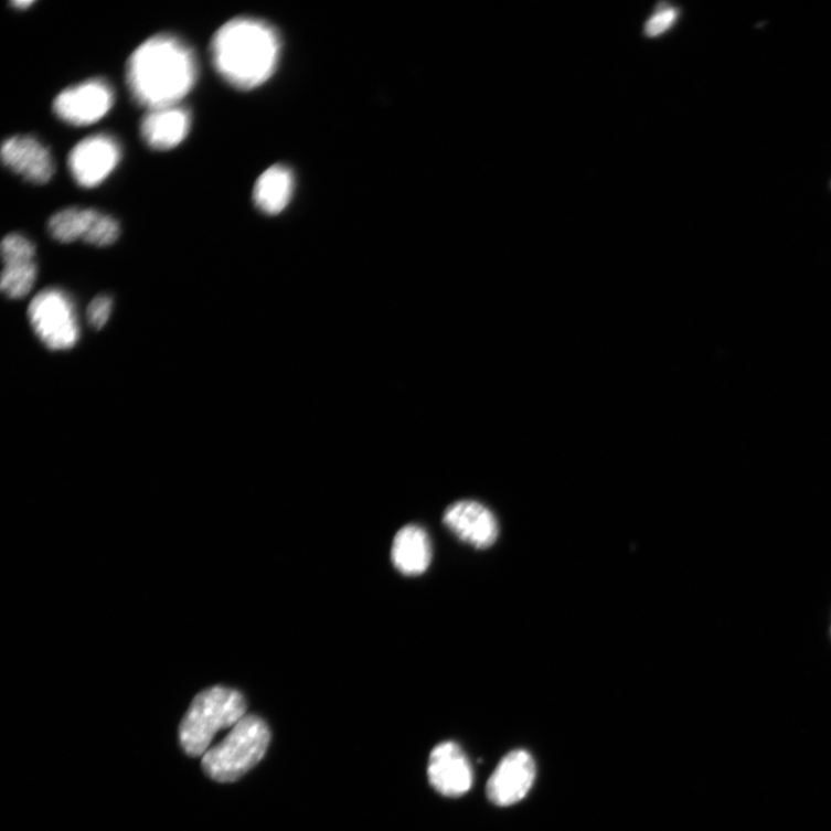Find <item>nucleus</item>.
Here are the masks:
<instances>
[{"label": "nucleus", "mask_w": 831, "mask_h": 831, "mask_svg": "<svg viewBox=\"0 0 831 831\" xmlns=\"http://www.w3.org/2000/svg\"><path fill=\"white\" fill-rule=\"evenodd\" d=\"M198 62L181 39L159 34L141 43L126 66V83L136 103L148 110L178 106L194 88Z\"/></svg>", "instance_id": "1"}, {"label": "nucleus", "mask_w": 831, "mask_h": 831, "mask_svg": "<svg viewBox=\"0 0 831 831\" xmlns=\"http://www.w3.org/2000/svg\"><path fill=\"white\" fill-rule=\"evenodd\" d=\"M281 39L266 21L235 18L225 22L211 42L215 71L239 90L256 89L274 75L281 56Z\"/></svg>", "instance_id": "2"}, {"label": "nucleus", "mask_w": 831, "mask_h": 831, "mask_svg": "<svg viewBox=\"0 0 831 831\" xmlns=\"http://www.w3.org/2000/svg\"><path fill=\"white\" fill-rule=\"evenodd\" d=\"M246 710V701L236 690L215 686L200 692L180 726L182 748L192 758L204 757L216 734L233 728Z\"/></svg>", "instance_id": "3"}, {"label": "nucleus", "mask_w": 831, "mask_h": 831, "mask_svg": "<svg viewBox=\"0 0 831 831\" xmlns=\"http://www.w3.org/2000/svg\"><path fill=\"white\" fill-rule=\"evenodd\" d=\"M269 742L270 732L265 721L246 715L224 741L206 752L203 768L216 782H236L262 761Z\"/></svg>", "instance_id": "4"}, {"label": "nucleus", "mask_w": 831, "mask_h": 831, "mask_svg": "<svg viewBox=\"0 0 831 831\" xmlns=\"http://www.w3.org/2000/svg\"><path fill=\"white\" fill-rule=\"evenodd\" d=\"M29 318L35 334L50 350H68L79 340L75 307L70 296L61 289L41 291L31 301Z\"/></svg>", "instance_id": "5"}, {"label": "nucleus", "mask_w": 831, "mask_h": 831, "mask_svg": "<svg viewBox=\"0 0 831 831\" xmlns=\"http://www.w3.org/2000/svg\"><path fill=\"white\" fill-rule=\"evenodd\" d=\"M121 157V145L114 136L97 134L72 148L67 164L75 183L85 189H94L109 179Z\"/></svg>", "instance_id": "6"}, {"label": "nucleus", "mask_w": 831, "mask_h": 831, "mask_svg": "<svg viewBox=\"0 0 831 831\" xmlns=\"http://www.w3.org/2000/svg\"><path fill=\"white\" fill-rule=\"evenodd\" d=\"M115 105V90L104 79H89L61 92L54 100V113L72 126H89L105 118Z\"/></svg>", "instance_id": "7"}, {"label": "nucleus", "mask_w": 831, "mask_h": 831, "mask_svg": "<svg viewBox=\"0 0 831 831\" xmlns=\"http://www.w3.org/2000/svg\"><path fill=\"white\" fill-rule=\"evenodd\" d=\"M536 766L531 754L513 750L501 760L488 782V797L498 806H511L531 791Z\"/></svg>", "instance_id": "8"}, {"label": "nucleus", "mask_w": 831, "mask_h": 831, "mask_svg": "<svg viewBox=\"0 0 831 831\" xmlns=\"http://www.w3.org/2000/svg\"><path fill=\"white\" fill-rule=\"evenodd\" d=\"M2 161L24 181L43 185L52 181L55 162L46 146L32 136H14L7 139L0 150Z\"/></svg>", "instance_id": "9"}, {"label": "nucleus", "mask_w": 831, "mask_h": 831, "mask_svg": "<svg viewBox=\"0 0 831 831\" xmlns=\"http://www.w3.org/2000/svg\"><path fill=\"white\" fill-rule=\"evenodd\" d=\"M444 523L458 539L476 548L492 546L499 536L494 514L473 500L452 503L444 513Z\"/></svg>", "instance_id": "10"}, {"label": "nucleus", "mask_w": 831, "mask_h": 831, "mask_svg": "<svg viewBox=\"0 0 831 831\" xmlns=\"http://www.w3.org/2000/svg\"><path fill=\"white\" fill-rule=\"evenodd\" d=\"M427 775L432 786L447 797L464 796L472 786V768L467 755L458 744L451 742L434 748Z\"/></svg>", "instance_id": "11"}, {"label": "nucleus", "mask_w": 831, "mask_h": 831, "mask_svg": "<svg viewBox=\"0 0 831 831\" xmlns=\"http://www.w3.org/2000/svg\"><path fill=\"white\" fill-rule=\"evenodd\" d=\"M192 117L188 109L178 106L148 110L140 122V136L155 150L179 147L189 136Z\"/></svg>", "instance_id": "12"}, {"label": "nucleus", "mask_w": 831, "mask_h": 831, "mask_svg": "<svg viewBox=\"0 0 831 831\" xmlns=\"http://www.w3.org/2000/svg\"><path fill=\"white\" fill-rule=\"evenodd\" d=\"M433 548L429 536L415 524L403 526L392 545V562L405 575H419L429 568Z\"/></svg>", "instance_id": "13"}, {"label": "nucleus", "mask_w": 831, "mask_h": 831, "mask_svg": "<svg viewBox=\"0 0 831 831\" xmlns=\"http://www.w3.org/2000/svg\"><path fill=\"white\" fill-rule=\"evenodd\" d=\"M294 188L291 170L281 164L273 166L260 174L255 184V205L267 215L280 214L289 205Z\"/></svg>", "instance_id": "14"}, {"label": "nucleus", "mask_w": 831, "mask_h": 831, "mask_svg": "<svg viewBox=\"0 0 831 831\" xmlns=\"http://www.w3.org/2000/svg\"><path fill=\"white\" fill-rule=\"evenodd\" d=\"M99 211L68 207L55 213L47 222L52 237L63 244L85 241Z\"/></svg>", "instance_id": "15"}, {"label": "nucleus", "mask_w": 831, "mask_h": 831, "mask_svg": "<svg viewBox=\"0 0 831 831\" xmlns=\"http://www.w3.org/2000/svg\"><path fill=\"white\" fill-rule=\"evenodd\" d=\"M36 277L38 266L35 262L8 264L4 265L0 287L8 297L20 299L31 292L36 283Z\"/></svg>", "instance_id": "16"}, {"label": "nucleus", "mask_w": 831, "mask_h": 831, "mask_svg": "<svg viewBox=\"0 0 831 831\" xmlns=\"http://www.w3.org/2000/svg\"><path fill=\"white\" fill-rule=\"evenodd\" d=\"M682 11L674 6L660 3L646 20L642 34L646 39H659L674 29Z\"/></svg>", "instance_id": "17"}, {"label": "nucleus", "mask_w": 831, "mask_h": 831, "mask_svg": "<svg viewBox=\"0 0 831 831\" xmlns=\"http://www.w3.org/2000/svg\"><path fill=\"white\" fill-rule=\"evenodd\" d=\"M36 247L31 239L20 234H9L2 242L4 265L34 262Z\"/></svg>", "instance_id": "18"}, {"label": "nucleus", "mask_w": 831, "mask_h": 831, "mask_svg": "<svg viewBox=\"0 0 831 831\" xmlns=\"http://www.w3.org/2000/svg\"><path fill=\"white\" fill-rule=\"evenodd\" d=\"M119 235L120 226L118 221L108 214L98 212L92 230L84 242L97 247H105L114 244Z\"/></svg>", "instance_id": "19"}, {"label": "nucleus", "mask_w": 831, "mask_h": 831, "mask_svg": "<svg viewBox=\"0 0 831 831\" xmlns=\"http://www.w3.org/2000/svg\"><path fill=\"white\" fill-rule=\"evenodd\" d=\"M113 310V299L109 296L100 295L92 300L87 310V318L95 330L104 329L108 322Z\"/></svg>", "instance_id": "20"}, {"label": "nucleus", "mask_w": 831, "mask_h": 831, "mask_svg": "<svg viewBox=\"0 0 831 831\" xmlns=\"http://www.w3.org/2000/svg\"><path fill=\"white\" fill-rule=\"evenodd\" d=\"M34 3L33 0H17V2L12 3V7L17 10H26L34 6Z\"/></svg>", "instance_id": "21"}]
</instances>
